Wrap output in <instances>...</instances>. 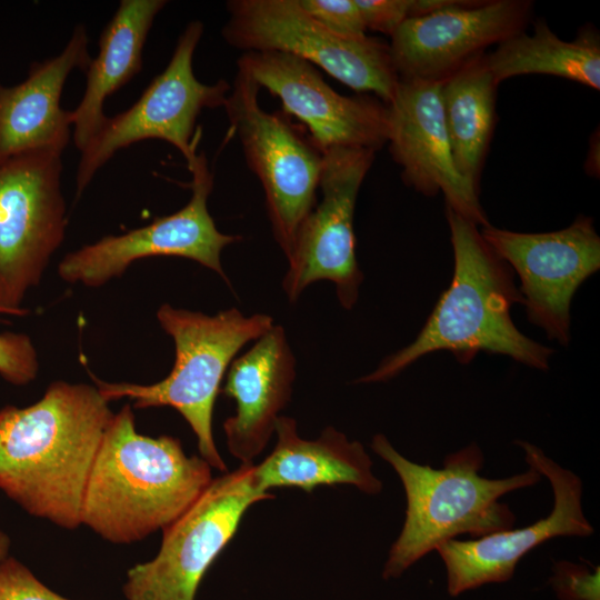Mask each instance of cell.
<instances>
[{
	"label": "cell",
	"instance_id": "13",
	"mask_svg": "<svg viewBox=\"0 0 600 600\" xmlns=\"http://www.w3.org/2000/svg\"><path fill=\"white\" fill-rule=\"evenodd\" d=\"M490 248L520 278L528 320L548 339L570 342V307L573 294L600 269V237L589 217L579 216L567 228L523 233L490 223L480 227Z\"/></svg>",
	"mask_w": 600,
	"mask_h": 600
},
{
	"label": "cell",
	"instance_id": "6",
	"mask_svg": "<svg viewBox=\"0 0 600 600\" xmlns=\"http://www.w3.org/2000/svg\"><path fill=\"white\" fill-rule=\"evenodd\" d=\"M259 91L238 66L223 108L247 166L262 186L273 238L288 259L300 226L317 204L323 152L284 112L263 110Z\"/></svg>",
	"mask_w": 600,
	"mask_h": 600
},
{
	"label": "cell",
	"instance_id": "10",
	"mask_svg": "<svg viewBox=\"0 0 600 600\" xmlns=\"http://www.w3.org/2000/svg\"><path fill=\"white\" fill-rule=\"evenodd\" d=\"M60 152L31 150L0 159V312L22 316L64 239L67 207Z\"/></svg>",
	"mask_w": 600,
	"mask_h": 600
},
{
	"label": "cell",
	"instance_id": "2",
	"mask_svg": "<svg viewBox=\"0 0 600 600\" xmlns=\"http://www.w3.org/2000/svg\"><path fill=\"white\" fill-rule=\"evenodd\" d=\"M446 217L454 260L449 288L417 338L357 383L388 381L421 357L439 351L450 352L463 364L486 352L549 369L553 350L524 336L511 319V307L522 302L512 269L484 241L479 226L447 207Z\"/></svg>",
	"mask_w": 600,
	"mask_h": 600
},
{
	"label": "cell",
	"instance_id": "25",
	"mask_svg": "<svg viewBox=\"0 0 600 600\" xmlns=\"http://www.w3.org/2000/svg\"><path fill=\"white\" fill-rule=\"evenodd\" d=\"M300 7L318 23L329 31L346 38L366 36L354 0H298Z\"/></svg>",
	"mask_w": 600,
	"mask_h": 600
},
{
	"label": "cell",
	"instance_id": "7",
	"mask_svg": "<svg viewBox=\"0 0 600 600\" xmlns=\"http://www.w3.org/2000/svg\"><path fill=\"white\" fill-rule=\"evenodd\" d=\"M221 34L243 52L279 51L320 67L358 93L388 104L400 77L390 46L379 38L338 36L313 20L298 0H230Z\"/></svg>",
	"mask_w": 600,
	"mask_h": 600
},
{
	"label": "cell",
	"instance_id": "9",
	"mask_svg": "<svg viewBox=\"0 0 600 600\" xmlns=\"http://www.w3.org/2000/svg\"><path fill=\"white\" fill-rule=\"evenodd\" d=\"M254 463L212 479L194 503L162 530L158 553L127 571V600H196L199 586L237 532L246 511L272 493L258 489Z\"/></svg>",
	"mask_w": 600,
	"mask_h": 600
},
{
	"label": "cell",
	"instance_id": "14",
	"mask_svg": "<svg viewBox=\"0 0 600 600\" xmlns=\"http://www.w3.org/2000/svg\"><path fill=\"white\" fill-rule=\"evenodd\" d=\"M237 64L281 100L283 112L306 126L322 152L333 147L377 152L387 143L388 107L377 97L340 94L313 64L284 52H243Z\"/></svg>",
	"mask_w": 600,
	"mask_h": 600
},
{
	"label": "cell",
	"instance_id": "11",
	"mask_svg": "<svg viewBox=\"0 0 600 600\" xmlns=\"http://www.w3.org/2000/svg\"><path fill=\"white\" fill-rule=\"evenodd\" d=\"M374 156L373 150L351 147L323 151L322 198L299 228L282 281L291 302L311 283L328 280L344 309L356 304L363 274L356 257L354 208Z\"/></svg>",
	"mask_w": 600,
	"mask_h": 600
},
{
	"label": "cell",
	"instance_id": "8",
	"mask_svg": "<svg viewBox=\"0 0 600 600\" xmlns=\"http://www.w3.org/2000/svg\"><path fill=\"white\" fill-rule=\"evenodd\" d=\"M202 34L201 21L189 22L178 38L166 69L129 109L107 117L80 151L76 174L78 197L119 150L142 140L167 141L180 151L188 169L196 163L199 156L197 119L204 109L223 107L231 90L223 79L211 84L197 79L192 62Z\"/></svg>",
	"mask_w": 600,
	"mask_h": 600
},
{
	"label": "cell",
	"instance_id": "21",
	"mask_svg": "<svg viewBox=\"0 0 600 600\" xmlns=\"http://www.w3.org/2000/svg\"><path fill=\"white\" fill-rule=\"evenodd\" d=\"M166 0H121L99 39V52L86 70L87 82L77 108L70 111L72 139L82 150L107 117L108 97L142 68V52L157 14Z\"/></svg>",
	"mask_w": 600,
	"mask_h": 600
},
{
	"label": "cell",
	"instance_id": "16",
	"mask_svg": "<svg viewBox=\"0 0 600 600\" xmlns=\"http://www.w3.org/2000/svg\"><path fill=\"white\" fill-rule=\"evenodd\" d=\"M533 4L527 0H458L406 20L390 37L400 79L443 81L493 44L524 31Z\"/></svg>",
	"mask_w": 600,
	"mask_h": 600
},
{
	"label": "cell",
	"instance_id": "26",
	"mask_svg": "<svg viewBox=\"0 0 600 600\" xmlns=\"http://www.w3.org/2000/svg\"><path fill=\"white\" fill-rule=\"evenodd\" d=\"M0 600H71L51 590L21 561H0Z\"/></svg>",
	"mask_w": 600,
	"mask_h": 600
},
{
	"label": "cell",
	"instance_id": "27",
	"mask_svg": "<svg viewBox=\"0 0 600 600\" xmlns=\"http://www.w3.org/2000/svg\"><path fill=\"white\" fill-rule=\"evenodd\" d=\"M600 569L559 561L553 567L550 583L559 600H600Z\"/></svg>",
	"mask_w": 600,
	"mask_h": 600
},
{
	"label": "cell",
	"instance_id": "24",
	"mask_svg": "<svg viewBox=\"0 0 600 600\" xmlns=\"http://www.w3.org/2000/svg\"><path fill=\"white\" fill-rule=\"evenodd\" d=\"M38 370L37 351L27 334L0 333V376L6 381L14 386L28 384L36 379Z\"/></svg>",
	"mask_w": 600,
	"mask_h": 600
},
{
	"label": "cell",
	"instance_id": "28",
	"mask_svg": "<svg viewBox=\"0 0 600 600\" xmlns=\"http://www.w3.org/2000/svg\"><path fill=\"white\" fill-rule=\"evenodd\" d=\"M368 29L392 36L412 18V0H354Z\"/></svg>",
	"mask_w": 600,
	"mask_h": 600
},
{
	"label": "cell",
	"instance_id": "18",
	"mask_svg": "<svg viewBox=\"0 0 600 600\" xmlns=\"http://www.w3.org/2000/svg\"><path fill=\"white\" fill-rule=\"evenodd\" d=\"M294 378L296 359L281 326L230 363L222 393L234 400L236 413L226 419L223 430L229 452L241 463H253L268 444Z\"/></svg>",
	"mask_w": 600,
	"mask_h": 600
},
{
	"label": "cell",
	"instance_id": "19",
	"mask_svg": "<svg viewBox=\"0 0 600 600\" xmlns=\"http://www.w3.org/2000/svg\"><path fill=\"white\" fill-rule=\"evenodd\" d=\"M88 42L86 26L80 23L63 50L33 62L22 82L12 87L0 83V159L31 150L63 152L72 126L60 98L71 71L89 67Z\"/></svg>",
	"mask_w": 600,
	"mask_h": 600
},
{
	"label": "cell",
	"instance_id": "4",
	"mask_svg": "<svg viewBox=\"0 0 600 600\" xmlns=\"http://www.w3.org/2000/svg\"><path fill=\"white\" fill-rule=\"evenodd\" d=\"M371 448L394 469L407 500L403 527L389 550L383 579L399 578L423 556L459 534L479 538L513 528L516 517L500 498L541 478L530 467L503 479L480 476L484 458L474 442L449 453L440 469L404 458L382 433L372 438Z\"/></svg>",
	"mask_w": 600,
	"mask_h": 600
},
{
	"label": "cell",
	"instance_id": "17",
	"mask_svg": "<svg viewBox=\"0 0 600 600\" xmlns=\"http://www.w3.org/2000/svg\"><path fill=\"white\" fill-rule=\"evenodd\" d=\"M441 81L400 79L388 107L387 143L403 182L479 227L489 223L479 192L459 173L446 129Z\"/></svg>",
	"mask_w": 600,
	"mask_h": 600
},
{
	"label": "cell",
	"instance_id": "3",
	"mask_svg": "<svg viewBox=\"0 0 600 600\" xmlns=\"http://www.w3.org/2000/svg\"><path fill=\"white\" fill-rule=\"evenodd\" d=\"M212 468L179 439L139 433L131 404L106 430L81 509V526L114 544L139 542L183 514L212 481Z\"/></svg>",
	"mask_w": 600,
	"mask_h": 600
},
{
	"label": "cell",
	"instance_id": "12",
	"mask_svg": "<svg viewBox=\"0 0 600 600\" xmlns=\"http://www.w3.org/2000/svg\"><path fill=\"white\" fill-rule=\"evenodd\" d=\"M189 171L192 176L191 198L184 207L144 227L103 237L69 252L58 266L59 277L69 283L100 287L121 276L137 260L180 257L213 270L228 282L221 252L241 237L220 232L209 213L213 173L204 153L198 156Z\"/></svg>",
	"mask_w": 600,
	"mask_h": 600
},
{
	"label": "cell",
	"instance_id": "22",
	"mask_svg": "<svg viewBox=\"0 0 600 600\" xmlns=\"http://www.w3.org/2000/svg\"><path fill=\"white\" fill-rule=\"evenodd\" d=\"M487 53L441 81L440 99L456 167L480 193V180L496 124L498 83Z\"/></svg>",
	"mask_w": 600,
	"mask_h": 600
},
{
	"label": "cell",
	"instance_id": "5",
	"mask_svg": "<svg viewBox=\"0 0 600 600\" xmlns=\"http://www.w3.org/2000/svg\"><path fill=\"white\" fill-rule=\"evenodd\" d=\"M161 328L173 339L176 359L170 373L152 384L106 382L92 376L110 402L128 398L138 409L171 407L197 437L200 457L211 468L226 471L212 431L216 399L236 354L274 324L264 313L249 317L232 308L208 316L164 303L157 311Z\"/></svg>",
	"mask_w": 600,
	"mask_h": 600
},
{
	"label": "cell",
	"instance_id": "15",
	"mask_svg": "<svg viewBox=\"0 0 600 600\" xmlns=\"http://www.w3.org/2000/svg\"><path fill=\"white\" fill-rule=\"evenodd\" d=\"M530 468L544 476L553 490L552 511L532 524L502 530L473 540H448L436 549L447 570L452 597L486 583L506 582L518 562L537 546L554 537H588L593 528L582 510V482L532 443L517 440Z\"/></svg>",
	"mask_w": 600,
	"mask_h": 600
},
{
	"label": "cell",
	"instance_id": "1",
	"mask_svg": "<svg viewBox=\"0 0 600 600\" xmlns=\"http://www.w3.org/2000/svg\"><path fill=\"white\" fill-rule=\"evenodd\" d=\"M112 417L96 384L62 380L28 407L1 408L0 491L32 517L77 529Z\"/></svg>",
	"mask_w": 600,
	"mask_h": 600
},
{
	"label": "cell",
	"instance_id": "29",
	"mask_svg": "<svg viewBox=\"0 0 600 600\" xmlns=\"http://www.w3.org/2000/svg\"><path fill=\"white\" fill-rule=\"evenodd\" d=\"M11 540L9 536L0 529V561L9 557Z\"/></svg>",
	"mask_w": 600,
	"mask_h": 600
},
{
	"label": "cell",
	"instance_id": "20",
	"mask_svg": "<svg viewBox=\"0 0 600 600\" xmlns=\"http://www.w3.org/2000/svg\"><path fill=\"white\" fill-rule=\"evenodd\" d=\"M272 452L253 467L258 489L299 488L311 492L322 484H351L363 493L378 494L382 482L372 471V461L359 441L327 427L319 438L306 440L298 434L293 418L280 416Z\"/></svg>",
	"mask_w": 600,
	"mask_h": 600
},
{
	"label": "cell",
	"instance_id": "23",
	"mask_svg": "<svg viewBox=\"0 0 600 600\" xmlns=\"http://www.w3.org/2000/svg\"><path fill=\"white\" fill-rule=\"evenodd\" d=\"M486 57L498 84L511 77L548 74L600 89V38L588 26L573 40L566 41L540 19L532 34L519 32Z\"/></svg>",
	"mask_w": 600,
	"mask_h": 600
}]
</instances>
